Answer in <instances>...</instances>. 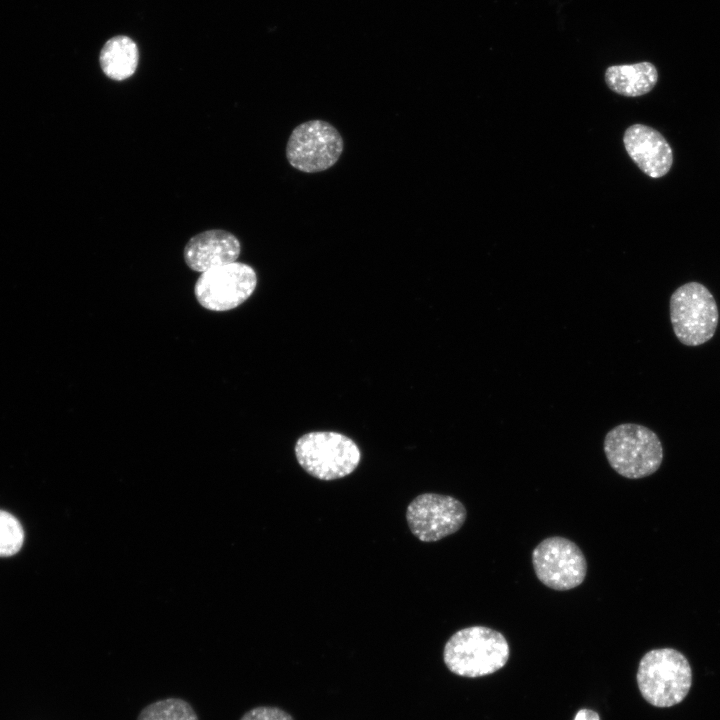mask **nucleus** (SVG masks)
<instances>
[{"label": "nucleus", "instance_id": "nucleus-1", "mask_svg": "<svg viewBox=\"0 0 720 720\" xmlns=\"http://www.w3.org/2000/svg\"><path fill=\"white\" fill-rule=\"evenodd\" d=\"M509 644L500 632L471 626L455 632L443 649V661L454 674L477 678L492 674L509 659Z\"/></svg>", "mask_w": 720, "mask_h": 720}, {"label": "nucleus", "instance_id": "nucleus-2", "mask_svg": "<svg viewBox=\"0 0 720 720\" xmlns=\"http://www.w3.org/2000/svg\"><path fill=\"white\" fill-rule=\"evenodd\" d=\"M603 448L612 469L628 479L652 475L663 461V446L659 437L640 424L615 426L605 435Z\"/></svg>", "mask_w": 720, "mask_h": 720}, {"label": "nucleus", "instance_id": "nucleus-3", "mask_svg": "<svg viewBox=\"0 0 720 720\" xmlns=\"http://www.w3.org/2000/svg\"><path fill=\"white\" fill-rule=\"evenodd\" d=\"M637 684L643 698L656 707L680 703L692 684V670L687 658L673 648L648 651L640 660Z\"/></svg>", "mask_w": 720, "mask_h": 720}, {"label": "nucleus", "instance_id": "nucleus-4", "mask_svg": "<svg viewBox=\"0 0 720 720\" xmlns=\"http://www.w3.org/2000/svg\"><path fill=\"white\" fill-rule=\"evenodd\" d=\"M299 465L319 480H336L351 474L359 465L361 451L344 434L313 431L302 435L295 444Z\"/></svg>", "mask_w": 720, "mask_h": 720}, {"label": "nucleus", "instance_id": "nucleus-5", "mask_svg": "<svg viewBox=\"0 0 720 720\" xmlns=\"http://www.w3.org/2000/svg\"><path fill=\"white\" fill-rule=\"evenodd\" d=\"M670 320L676 338L686 346L708 342L717 329L719 313L716 300L707 287L688 282L670 297Z\"/></svg>", "mask_w": 720, "mask_h": 720}, {"label": "nucleus", "instance_id": "nucleus-6", "mask_svg": "<svg viewBox=\"0 0 720 720\" xmlns=\"http://www.w3.org/2000/svg\"><path fill=\"white\" fill-rule=\"evenodd\" d=\"M343 147L342 136L332 124L324 120H309L291 132L286 145V157L295 169L317 173L335 165Z\"/></svg>", "mask_w": 720, "mask_h": 720}, {"label": "nucleus", "instance_id": "nucleus-7", "mask_svg": "<svg viewBox=\"0 0 720 720\" xmlns=\"http://www.w3.org/2000/svg\"><path fill=\"white\" fill-rule=\"evenodd\" d=\"M257 286L256 271L233 262L201 273L194 286L199 304L211 311H228L244 303Z\"/></svg>", "mask_w": 720, "mask_h": 720}, {"label": "nucleus", "instance_id": "nucleus-8", "mask_svg": "<svg viewBox=\"0 0 720 720\" xmlns=\"http://www.w3.org/2000/svg\"><path fill=\"white\" fill-rule=\"evenodd\" d=\"M532 564L539 581L557 591L579 586L587 573L582 550L573 541L560 536L541 541L532 552Z\"/></svg>", "mask_w": 720, "mask_h": 720}, {"label": "nucleus", "instance_id": "nucleus-9", "mask_svg": "<svg viewBox=\"0 0 720 720\" xmlns=\"http://www.w3.org/2000/svg\"><path fill=\"white\" fill-rule=\"evenodd\" d=\"M466 515L461 501L436 493L416 496L406 510L411 533L423 542L439 541L457 532L464 524Z\"/></svg>", "mask_w": 720, "mask_h": 720}, {"label": "nucleus", "instance_id": "nucleus-10", "mask_svg": "<svg viewBox=\"0 0 720 720\" xmlns=\"http://www.w3.org/2000/svg\"><path fill=\"white\" fill-rule=\"evenodd\" d=\"M625 149L640 170L651 178L665 176L673 164L672 148L660 132L643 124L625 131Z\"/></svg>", "mask_w": 720, "mask_h": 720}, {"label": "nucleus", "instance_id": "nucleus-11", "mask_svg": "<svg viewBox=\"0 0 720 720\" xmlns=\"http://www.w3.org/2000/svg\"><path fill=\"white\" fill-rule=\"evenodd\" d=\"M241 252L238 238L232 233L212 229L193 236L185 245L184 260L196 272L236 262Z\"/></svg>", "mask_w": 720, "mask_h": 720}, {"label": "nucleus", "instance_id": "nucleus-12", "mask_svg": "<svg viewBox=\"0 0 720 720\" xmlns=\"http://www.w3.org/2000/svg\"><path fill=\"white\" fill-rule=\"evenodd\" d=\"M658 72L650 62L613 65L606 69L605 82L612 91L626 97L650 92L656 85Z\"/></svg>", "mask_w": 720, "mask_h": 720}, {"label": "nucleus", "instance_id": "nucleus-13", "mask_svg": "<svg viewBox=\"0 0 720 720\" xmlns=\"http://www.w3.org/2000/svg\"><path fill=\"white\" fill-rule=\"evenodd\" d=\"M138 48L127 36H116L103 46L99 62L102 71L110 79L121 81L131 77L138 64Z\"/></svg>", "mask_w": 720, "mask_h": 720}, {"label": "nucleus", "instance_id": "nucleus-14", "mask_svg": "<svg viewBox=\"0 0 720 720\" xmlns=\"http://www.w3.org/2000/svg\"><path fill=\"white\" fill-rule=\"evenodd\" d=\"M137 720H199L193 707L181 698H166L144 707Z\"/></svg>", "mask_w": 720, "mask_h": 720}, {"label": "nucleus", "instance_id": "nucleus-15", "mask_svg": "<svg viewBox=\"0 0 720 720\" xmlns=\"http://www.w3.org/2000/svg\"><path fill=\"white\" fill-rule=\"evenodd\" d=\"M24 542V530L11 513L0 510V557L16 554Z\"/></svg>", "mask_w": 720, "mask_h": 720}, {"label": "nucleus", "instance_id": "nucleus-16", "mask_svg": "<svg viewBox=\"0 0 720 720\" xmlns=\"http://www.w3.org/2000/svg\"><path fill=\"white\" fill-rule=\"evenodd\" d=\"M239 720H294V718L279 707L258 706L245 712Z\"/></svg>", "mask_w": 720, "mask_h": 720}, {"label": "nucleus", "instance_id": "nucleus-17", "mask_svg": "<svg viewBox=\"0 0 720 720\" xmlns=\"http://www.w3.org/2000/svg\"><path fill=\"white\" fill-rule=\"evenodd\" d=\"M574 720H600V717L593 710L581 709L576 713Z\"/></svg>", "mask_w": 720, "mask_h": 720}]
</instances>
